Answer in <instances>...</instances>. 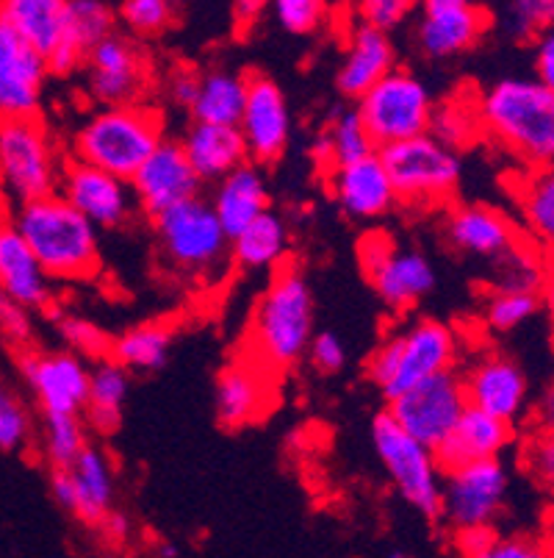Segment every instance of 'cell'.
Wrapping results in <instances>:
<instances>
[{"instance_id": "e575fe53", "label": "cell", "mask_w": 554, "mask_h": 558, "mask_svg": "<svg viewBox=\"0 0 554 558\" xmlns=\"http://www.w3.org/2000/svg\"><path fill=\"white\" fill-rule=\"evenodd\" d=\"M288 247H292V233H288L286 220L269 209L231 240L233 267L247 272H274L288 262Z\"/></svg>"}, {"instance_id": "6125c7cd", "label": "cell", "mask_w": 554, "mask_h": 558, "mask_svg": "<svg viewBox=\"0 0 554 558\" xmlns=\"http://www.w3.org/2000/svg\"><path fill=\"white\" fill-rule=\"evenodd\" d=\"M0 209H9V206H7V201H3V195H0Z\"/></svg>"}, {"instance_id": "6da1fadb", "label": "cell", "mask_w": 554, "mask_h": 558, "mask_svg": "<svg viewBox=\"0 0 554 558\" xmlns=\"http://www.w3.org/2000/svg\"><path fill=\"white\" fill-rule=\"evenodd\" d=\"M482 136L525 165H554V93L530 75H507L475 98Z\"/></svg>"}, {"instance_id": "83f0119b", "label": "cell", "mask_w": 554, "mask_h": 558, "mask_svg": "<svg viewBox=\"0 0 554 558\" xmlns=\"http://www.w3.org/2000/svg\"><path fill=\"white\" fill-rule=\"evenodd\" d=\"M516 439V428L502 420L491 417L485 411L466 409L460 423L455 425L446 442L435 450L441 470H455V466L475 464V461H494L502 459L507 448Z\"/></svg>"}, {"instance_id": "816d5d0a", "label": "cell", "mask_w": 554, "mask_h": 558, "mask_svg": "<svg viewBox=\"0 0 554 558\" xmlns=\"http://www.w3.org/2000/svg\"><path fill=\"white\" fill-rule=\"evenodd\" d=\"M197 84H200V73L186 68V64H177L159 78V95L172 109L192 111L197 98Z\"/></svg>"}, {"instance_id": "9c48e42d", "label": "cell", "mask_w": 554, "mask_h": 558, "mask_svg": "<svg viewBox=\"0 0 554 558\" xmlns=\"http://www.w3.org/2000/svg\"><path fill=\"white\" fill-rule=\"evenodd\" d=\"M81 73L84 93L95 109L152 104V98L159 95L161 75L150 50L122 32H114L95 45Z\"/></svg>"}, {"instance_id": "9f6ffc18", "label": "cell", "mask_w": 554, "mask_h": 558, "mask_svg": "<svg viewBox=\"0 0 554 558\" xmlns=\"http://www.w3.org/2000/svg\"><path fill=\"white\" fill-rule=\"evenodd\" d=\"M267 3H261V0H238V3H233L231 7V14H233V23H236L238 32H250L253 25L261 20V14L267 12Z\"/></svg>"}, {"instance_id": "681fc988", "label": "cell", "mask_w": 554, "mask_h": 558, "mask_svg": "<svg viewBox=\"0 0 554 558\" xmlns=\"http://www.w3.org/2000/svg\"><path fill=\"white\" fill-rule=\"evenodd\" d=\"M521 466L554 492V430H530L521 442Z\"/></svg>"}, {"instance_id": "74e56055", "label": "cell", "mask_w": 554, "mask_h": 558, "mask_svg": "<svg viewBox=\"0 0 554 558\" xmlns=\"http://www.w3.org/2000/svg\"><path fill=\"white\" fill-rule=\"evenodd\" d=\"M172 342H175V326L170 323H141L128 328L111 342L109 359L120 367L136 369V373H156L170 359Z\"/></svg>"}, {"instance_id": "2e32d148", "label": "cell", "mask_w": 554, "mask_h": 558, "mask_svg": "<svg viewBox=\"0 0 554 558\" xmlns=\"http://www.w3.org/2000/svg\"><path fill=\"white\" fill-rule=\"evenodd\" d=\"M494 28L491 9L471 0H424L414 14V45L424 59H452L477 48Z\"/></svg>"}, {"instance_id": "7402d4cb", "label": "cell", "mask_w": 554, "mask_h": 558, "mask_svg": "<svg viewBox=\"0 0 554 558\" xmlns=\"http://www.w3.org/2000/svg\"><path fill=\"white\" fill-rule=\"evenodd\" d=\"M281 400L278 375L263 369L244 353H236L217 375L213 409L225 428H244L263 420Z\"/></svg>"}, {"instance_id": "484cf974", "label": "cell", "mask_w": 554, "mask_h": 558, "mask_svg": "<svg viewBox=\"0 0 554 558\" xmlns=\"http://www.w3.org/2000/svg\"><path fill=\"white\" fill-rule=\"evenodd\" d=\"M330 197L353 220H380L399 206L380 154L324 172Z\"/></svg>"}, {"instance_id": "836d02e7", "label": "cell", "mask_w": 554, "mask_h": 558, "mask_svg": "<svg viewBox=\"0 0 554 558\" xmlns=\"http://www.w3.org/2000/svg\"><path fill=\"white\" fill-rule=\"evenodd\" d=\"M247 86H250L247 73H238V70H202L200 84H197L195 106H192L189 111L192 123L238 129L244 114V104H247Z\"/></svg>"}, {"instance_id": "b9f144b4", "label": "cell", "mask_w": 554, "mask_h": 558, "mask_svg": "<svg viewBox=\"0 0 554 558\" xmlns=\"http://www.w3.org/2000/svg\"><path fill=\"white\" fill-rule=\"evenodd\" d=\"M494 28L516 43H535L546 28L554 25V0H510L491 9Z\"/></svg>"}, {"instance_id": "8992f818", "label": "cell", "mask_w": 554, "mask_h": 558, "mask_svg": "<svg viewBox=\"0 0 554 558\" xmlns=\"http://www.w3.org/2000/svg\"><path fill=\"white\" fill-rule=\"evenodd\" d=\"M150 222L161 258L186 281L211 287L233 270L231 236L213 215L208 197L181 203Z\"/></svg>"}, {"instance_id": "277c9868", "label": "cell", "mask_w": 554, "mask_h": 558, "mask_svg": "<svg viewBox=\"0 0 554 558\" xmlns=\"http://www.w3.org/2000/svg\"><path fill=\"white\" fill-rule=\"evenodd\" d=\"M167 140V111L159 104L91 109L73 129L67 159L131 181Z\"/></svg>"}, {"instance_id": "d6986e66", "label": "cell", "mask_w": 554, "mask_h": 558, "mask_svg": "<svg viewBox=\"0 0 554 558\" xmlns=\"http://www.w3.org/2000/svg\"><path fill=\"white\" fill-rule=\"evenodd\" d=\"M50 492L56 504L91 527L114 511V464L103 448H89L67 470H50Z\"/></svg>"}, {"instance_id": "4fadbf2b", "label": "cell", "mask_w": 554, "mask_h": 558, "mask_svg": "<svg viewBox=\"0 0 554 558\" xmlns=\"http://www.w3.org/2000/svg\"><path fill=\"white\" fill-rule=\"evenodd\" d=\"M507 489L510 473L502 459L446 470L441 484V520L450 522L455 534L494 527L496 517L505 509Z\"/></svg>"}, {"instance_id": "f35d334b", "label": "cell", "mask_w": 554, "mask_h": 558, "mask_svg": "<svg viewBox=\"0 0 554 558\" xmlns=\"http://www.w3.org/2000/svg\"><path fill=\"white\" fill-rule=\"evenodd\" d=\"M177 17H181V9L170 0H122L116 3V25H122V34H128L141 45L172 32Z\"/></svg>"}, {"instance_id": "4dcf8cb0", "label": "cell", "mask_w": 554, "mask_h": 558, "mask_svg": "<svg viewBox=\"0 0 554 558\" xmlns=\"http://www.w3.org/2000/svg\"><path fill=\"white\" fill-rule=\"evenodd\" d=\"M518 231L546 256H554V165L525 170L513 184Z\"/></svg>"}, {"instance_id": "d590c367", "label": "cell", "mask_w": 554, "mask_h": 558, "mask_svg": "<svg viewBox=\"0 0 554 558\" xmlns=\"http://www.w3.org/2000/svg\"><path fill=\"white\" fill-rule=\"evenodd\" d=\"M128 392L131 373L120 367L114 359H103V362L91 364L89 400H86L84 411L86 428L100 436L114 434L122 423V405L128 400Z\"/></svg>"}, {"instance_id": "91938a15", "label": "cell", "mask_w": 554, "mask_h": 558, "mask_svg": "<svg viewBox=\"0 0 554 558\" xmlns=\"http://www.w3.org/2000/svg\"><path fill=\"white\" fill-rule=\"evenodd\" d=\"M159 556L161 558H177V547L172 545V542H164V545H159Z\"/></svg>"}, {"instance_id": "3957f363", "label": "cell", "mask_w": 554, "mask_h": 558, "mask_svg": "<svg viewBox=\"0 0 554 558\" xmlns=\"http://www.w3.org/2000/svg\"><path fill=\"white\" fill-rule=\"evenodd\" d=\"M12 220L53 283L95 281L103 270L100 231L59 192L12 209Z\"/></svg>"}, {"instance_id": "7bdbcfd3", "label": "cell", "mask_w": 554, "mask_h": 558, "mask_svg": "<svg viewBox=\"0 0 554 558\" xmlns=\"http://www.w3.org/2000/svg\"><path fill=\"white\" fill-rule=\"evenodd\" d=\"M541 312V295L530 292H482V323L488 331L510 333Z\"/></svg>"}, {"instance_id": "f6af8a7d", "label": "cell", "mask_w": 554, "mask_h": 558, "mask_svg": "<svg viewBox=\"0 0 554 558\" xmlns=\"http://www.w3.org/2000/svg\"><path fill=\"white\" fill-rule=\"evenodd\" d=\"M430 136H435L439 142H444L446 148L460 150L466 145L477 140L482 134L480 120H477L475 100L464 104V100H444V104H435L433 109V123H430Z\"/></svg>"}, {"instance_id": "7c38bea8", "label": "cell", "mask_w": 554, "mask_h": 558, "mask_svg": "<svg viewBox=\"0 0 554 558\" xmlns=\"http://www.w3.org/2000/svg\"><path fill=\"white\" fill-rule=\"evenodd\" d=\"M358 262L380 301L394 312H410L439 283L430 258L414 247H396L385 231H366L358 242Z\"/></svg>"}, {"instance_id": "603a6c76", "label": "cell", "mask_w": 554, "mask_h": 558, "mask_svg": "<svg viewBox=\"0 0 554 558\" xmlns=\"http://www.w3.org/2000/svg\"><path fill=\"white\" fill-rule=\"evenodd\" d=\"M131 190H134L141 215L147 220H156V217L175 209L181 203L202 197V181L192 170L181 142L164 140L131 179Z\"/></svg>"}, {"instance_id": "d6a6232c", "label": "cell", "mask_w": 554, "mask_h": 558, "mask_svg": "<svg viewBox=\"0 0 554 558\" xmlns=\"http://www.w3.org/2000/svg\"><path fill=\"white\" fill-rule=\"evenodd\" d=\"M378 154L372 136L364 129L358 109H333L330 117L324 120L322 131L313 136L311 142V156L317 161L319 172H330L335 167L355 165L360 159Z\"/></svg>"}, {"instance_id": "44dd1931", "label": "cell", "mask_w": 554, "mask_h": 558, "mask_svg": "<svg viewBox=\"0 0 554 558\" xmlns=\"http://www.w3.org/2000/svg\"><path fill=\"white\" fill-rule=\"evenodd\" d=\"M48 81V62L0 17V120L42 117Z\"/></svg>"}, {"instance_id": "f1b7e54d", "label": "cell", "mask_w": 554, "mask_h": 558, "mask_svg": "<svg viewBox=\"0 0 554 558\" xmlns=\"http://www.w3.org/2000/svg\"><path fill=\"white\" fill-rule=\"evenodd\" d=\"M213 215L225 228L227 236H238L247 226L263 217L269 211V184L263 167L247 161L244 167L233 170L231 175L211 186L208 195Z\"/></svg>"}, {"instance_id": "ee69618b", "label": "cell", "mask_w": 554, "mask_h": 558, "mask_svg": "<svg viewBox=\"0 0 554 558\" xmlns=\"http://www.w3.org/2000/svg\"><path fill=\"white\" fill-rule=\"evenodd\" d=\"M53 323L56 331H59L61 342H64V350L75 353V356L86 359V362H103L111 353V342L114 339L109 333H103V328L95 326L91 319L78 317V314H67L53 308Z\"/></svg>"}, {"instance_id": "94428289", "label": "cell", "mask_w": 554, "mask_h": 558, "mask_svg": "<svg viewBox=\"0 0 554 558\" xmlns=\"http://www.w3.org/2000/svg\"><path fill=\"white\" fill-rule=\"evenodd\" d=\"M389 558H408V556H405V553L403 550H396V553H391V556Z\"/></svg>"}, {"instance_id": "8fae6325", "label": "cell", "mask_w": 554, "mask_h": 558, "mask_svg": "<svg viewBox=\"0 0 554 558\" xmlns=\"http://www.w3.org/2000/svg\"><path fill=\"white\" fill-rule=\"evenodd\" d=\"M364 129L372 136L374 148L383 150L430 131L435 100L424 81L405 68H396L358 100Z\"/></svg>"}, {"instance_id": "6f0895ef", "label": "cell", "mask_w": 554, "mask_h": 558, "mask_svg": "<svg viewBox=\"0 0 554 558\" xmlns=\"http://www.w3.org/2000/svg\"><path fill=\"white\" fill-rule=\"evenodd\" d=\"M100 531H103L106 539L111 542H125L131 536V520L122 511H111L103 522H100Z\"/></svg>"}, {"instance_id": "1f68e13d", "label": "cell", "mask_w": 554, "mask_h": 558, "mask_svg": "<svg viewBox=\"0 0 554 558\" xmlns=\"http://www.w3.org/2000/svg\"><path fill=\"white\" fill-rule=\"evenodd\" d=\"M0 17L48 64L67 37V0H3Z\"/></svg>"}, {"instance_id": "bcb514c9", "label": "cell", "mask_w": 554, "mask_h": 558, "mask_svg": "<svg viewBox=\"0 0 554 558\" xmlns=\"http://www.w3.org/2000/svg\"><path fill=\"white\" fill-rule=\"evenodd\" d=\"M34 445V420L17 392L0 380V450L25 453Z\"/></svg>"}, {"instance_id": "60d3db41", "label": "cell", "mask_w": 554, "mask_h": 558, "mask_svg": "<svg viewBox=\"0 0 554 558\" xmlns=\"http://www.w3.org/2000/svg\"><path fill=\"white\" fill-rule=\"evenodd\" d=\"M457 547L464 558H552L543 542L532 536H502L494 527L457 534Z\"/></svg>"}, {"instance_id": "e0dca14e", "label": "cell", "mask_w": 554, "mask_h": 558, "mask_svg": "<svg viewBox=\"0 0 554 558\" xmlns=\"http://www.w3.org/2000/svg\"><path fill=\"white\" fill-rule=\"evenodd\" d=\"M466 400L471 409L485 411L491 417L516 428L525 420L530 400V380L525 367L502 350H482L460 373Z\"/></svg>"}, {"instance_id": "f546056e", "label": "cell", "mask_w": 554, "mask_h": 558, "mask_svg": "<svg viewBox=\"0 0 554 558\" xmlns=\"http://www.w3.org/2000/svg\"><path fill=\"white\" fill-rule=\"evenodd\" d=\"M177 142L202 186L220 184L225 175L250 161L242 131L227 129V125L189 123Z\"/></svg>"}, {"instance_id": "5b68a950", "label": "cell", "mask_w": 554, "mask_h": 558, "mask_svg": "<svg viewBox=\"0 0 554 558\" xmlns=\"http://www.w3.org/2000/svg\"><path fill=\"white\" fill-rule=\"evenodd\" d=\"M460 337L452 326L433 317L408 323L399 331L385 333L366 362V378L372 380L385 400H394L421 380L457 369Z\"/></svg>"}, {"instance_id": "680465c9", "label": "cell", "mask_w": 554, "mask_h": 558, "mask_svg": "<svg viewBox=\"0 0 554 558\" xmlns=\"http://www.w3.org/2000/svg\"><path fill=\"white\" fill-rule=\"evenodd\" d=\"M541 308L546 312L549 326H552V333H554V256L546 258V272H543V283H541Z\"/></svg>"}, {"instance_id": "9a60e30c", "label": "cell", "mask_w": 554, "mask_h": 558, "mask_svg": "<svg viewBox=\"0 0 554 558\" xmlns=\"http://www.w3.org/2000/svg\"><path fill=\"white\" fill-rule=\"evenodd\" d=\"M17 367L42 417H84L91 364L70 350H23Z\"/></svg>"}, {"instance_id": "11a10c76", "label": "cell", "mask_w": 554, "mask_h": 558, "mask_svg": "<svg viewBox=\"0 0 554 558\" xmlns=\"http://www.w3.org/2000/svg\"><path fill=\"white\" fill-rule=\"evenodd\" d=\"M530 430H554V378L530 411Z\"/></svg>"}, {"instance_id": "52a82bcc", "label": "cell", "mask_w": 554, "mask_h": 558, "mask_svg": "<svg viewBox=\"0 0 554 558\" xmlns=\"http://www.w3.org/2000/svg\"><path fill=\"white\" fill-rule=\"evenodd\" d=\"M67 148L42 117L0 120V195L9 209L59 192Z\"/></svg>"}, {"instance_id": "db71d44e", "label": "cell", "mask_w": 554, "mask_h": 558, "mask_svg": "<svg viewBox=\"0 0 554 558\" xmlns=\"http://www.w3.org/2000/svg\"><path fill=\"white\" fill-rule=\"evenodd\" d=\"M532 78L554 93V25L532 43Z\"/></svg>"}, {"instance_id": "7a4b0ae2", "label": "cell", "mask_w": 554, "mask_h": 558, "mask_svg": "<svg viewBox=\"0 0 554 558\" xmlns=\"http://www.w3.org/2000/svg\"><path fill=\"white\" fill-rule=\"evenodd\" d=\"M313 339V295L303 267L288 258L272 272L253 308L250 326L238 353L269 373L292 369L305 359Z\"/></svg>"}, {"instance_id": "d4e9b609", "label": "cell", "mask_w": 554, "mask_h": 558, "mask_svg": "<svg viewBox=\"0 0 554 558\" xmlns=\"http://www.w3.org/2000/svg\"><path fill=\"white\" fill-rule=\"evenodd\" d=\"M0 289L30 314H53V306H59L53 281L14 226L12 209H0Z\"/></svg>"}, {"instance_id": "ab89813d", "label": "cell", "mask_w": 554, "mask_h": 558, "mask_svg": "<svg viewBox=\"0 0 554 558\" xmlns=\"http://www.w3.org/2000/svg\"><path fill=\"white\" fill-rule=\"evenodd\" d=\"M89 448V428L84 417H42L39 450L50 470H67Z\"/></svg>"}, {"instance_id": "c3c4849f", "label": "cell", "mask_w": 554, "mask_h": 558, "mask_svg": "<svg viewBox=\"0 0 554 558\" xmlns=\"http://www.w3.org/2000/svg\"><path fill=\"white\" fill-rule=\"evenodd\" d=\"M349 12L355 14V20L374 32L389 34L396 32V28H403L410 17L416 14V3L410 0H366V3H358Z\"/></svg>"}, {"instance_id": "ba28073f", "label": "cell", "mask_w": 554, "mask_h": 558, "mask_svg": "<svg viewBox=\"0 0 554 558\" xmlns=\"http://www.w3.org/2000/svg\"><path fill=\"white\" fill-rule=\"evenodd\" d=\"M378 154L389 170L399 206L410 211L450 209L464 175L457 150L446 148L435 136L421 134Z\"/></svg>"}, {"instance_id": "7dc6e473", "label": "cell", "mask_w": 554, "mask_h": 558, "mask_svg": "<svg viewBox=\"0 0 554 558\" xmlns=\"http://www.w3.org/2000/svg\"><path fill=\"white\" fill-rule=\"evenodd\" d=\"M269 9L283 32L294 34V37H308L330 20V7L319 0H274Z\"/></svg>"}, {"instance_id": "5bb4252c", "label": "cell", "mask_w": 554, "mask_h": 558, "mask_svg": "<svg viewBox=\"0 0 554 558\" xmlns=\"http://www.w3.org/2000/svg\"><path fill=\"white\" fill-rule=\"evenodd\" d=\"M466 409H469V400H466L460 369H452V373L421 380L419 387L389 400L385 411L410 439L430 450H439L460 423Z\"/></svg>"}, {"instance_id": "30bf717a", "label": "cell", "mask_w": 554, "mask_h": 558, "mask_svg": "<svg viewBox=\"0 0 554 558\" xmlns=\"http://www.w3.org/2000/svg\"><path fill=\"white\" fill-rule=\"evenodd\" d=\"M372 442L380 464L389 473L391 484L399 492L405 504L414 506L424 520H441V470L435 450L424 448L410 439L399 425L394 423L389 411H380L372 423Z\"/></svg>"}, {"instance_id": "ac0fdd59", "label": "cell", "mask_w": 554, "mask_h": 558, "mask_svg": "<svg viewBox=\"0 0 554 558\" xmlns=\"http://www.w3.org/2000/svg\"><path fill=\"white\" fill-rule=\"evenodd\" d=\"M247 104H244L238 131L244 136L250 161L272 167L283 159L292 140V109L278 81L263 73H247Z\"/></svg>"}, {"instance_id": "f5cc1de1", "label": "cell", "mask_w": 554, "mask_h": 558, "mask_svg": "<svg viewBox=\"0 0 554 558\" xmlns=\"http://www.w3.org/2000/svg\"><path fill=\"white\" fill-rule=\"evenodd\" d=\"M305 356H308V362L313 364L317 373L335 375L338 369H344V364H347V344L342 342V337H335L333 331H319L313 333Z\"/></svg>"}, {"instance_id": "ffe728a7", "label": "cell", "mask_w": 554, "mask_h": 558, "mask_svg": "<svg viewBox=\"0 0 554 558\" xmlns=\"http://www.w3.org/2000/svg\"><path fill=\"white\" fill-rule=\"evenodd\" d=\"M59 195L98 231L100 228L128 226L139 211L131 181L116 179L111 172L89 167L84 161L67 159L59 181Z\"/></svg>"}, {"instance_id": "4316f807", "label": "cell", "mask_w": 554, "mask_h": 558, "mask_svg": "<svg viewBox=\"0 0 554 558\" xmlns=\"http://www.w3.org/2000/svg\"><path fill=\"white\" fill-rule=\"evenodd\" d=\"M396 68L399 64H396L394 39L353 17V28L347 34V48H344L342 62H338V70H335L338 93L358 104L372 86H378Z\"/></svg>"}, {"instance_id": "cb8c5ba5", "label": "cell", "mask_w": 554, "mask_h": 558, "mask_svg": "<svg viewBox=\"0 0 554 558\" xmlns=\"http://www.w3.org/2000/svg\"><path fill=\"white\" fill-rule=\"evenodd\" d=\"M441 236L452 251L464 256L496 258L516 240H521L518 222L496 206L485 203H452L441 215Z\"/></svg>"}, {"instance_id": "8d00e7d4", "label": "cell", "mask_w": 554, "mask_h": 558, "mask_svg": "<svg viewBox=\"0 0 554 558\" xmlns=\"http://www.w3.org/2000/svg\"><path fill=\"white\" fill-rule=\"evenodd\" d=\"M546 253L530 240H516L505 253L491 258L482 292H530L541 295L543 272H546Z\"/></svg>"}, {"instance_id": "f907efd6", "label": "cell", "mask_w": 554, "mask_h": 558, "mask_svg": "<svg viewBox=\"0 0 554 558\" xmlns=\"http://www.w3.org/2000/svg\"><path fill=\"white\" fill-rule=\"evenodd\" d=\"M0 339L17 353L30 350L34 344V314L14 303L3 289H0Z\"/></svg>"}]
</instances>
